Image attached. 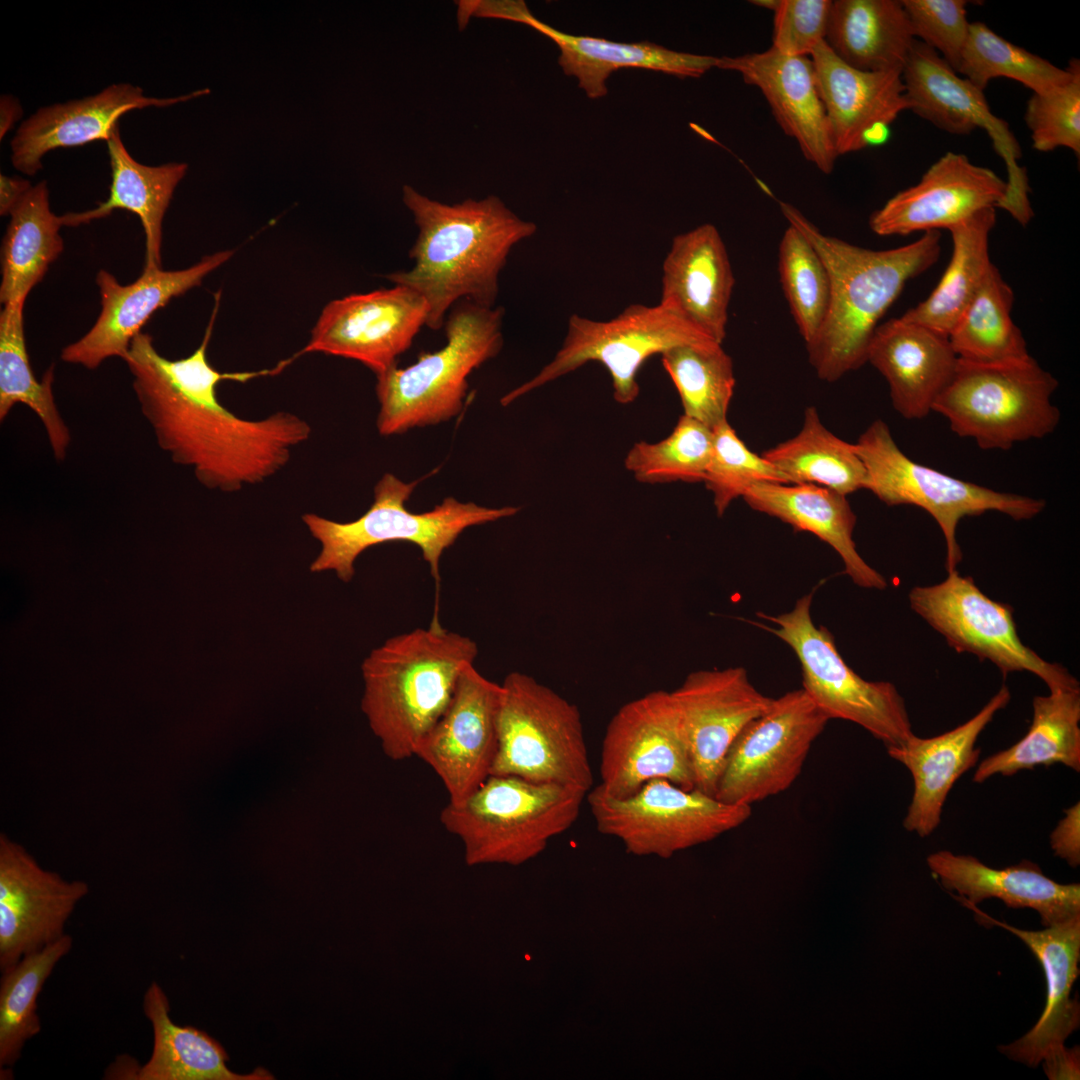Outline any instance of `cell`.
I'll return each mask as SVG.
<instances>
[{
    "instance_id": "obj_31",
    "label": "cell",
    "mask_w": 1080,
    "mask_h": 1080,
    "mask_svg": "<svg viewBox=\"0 0 1080 1080\" xmlns=\"http://www.w3.org/2000/svg\"><path fill=\"white\" fill-rule=\"evenodd\" d=\"M867 362L886 379L895 410L906 419H921L933 411L958 357L948 336L901 316L877 326Z\"/></svg>"
},
{
    "instance_id": "obj_8",
    "label": "cell",
    "mask_w": 1080,
    "mask_h": 1080,
    "mask_svg": "<svg viewBox=\"0 0 1080 1080\" xmlns=\"http://www.w3.org/2000/svg\"><path fill=\"white\" fill-rule=\"evenodd\" d=\"M1058 381L1032 357L997 364L958 358L954 374L933 411L960 437L981 449L1011 448L1052 433L1060 421L1051 403Z\"/></svg>"
},
{
    "instance_id": "obj_43",
    "label": "cell",
    "mask_w": 1080,
    "mask_h": 1080,
    "mask_svg": "<svg viewBox=\"0 0 1080 1080\" xmlns=\"http://www.w3.org/2000/svg\"><path fill=\"white\" fill-rule=\"evenodd\" d=\"M65 934L48 946L27 954L2 971L0 981V1069H11L26 1042L41 1031L37 999L58 962L71 950Z\"/></svg>"
},
{
    "instance_id": "obj_34",
    "label": "cell",
    "mask_w": 1080,
    "mask_h": 1080,
    "mask_svg": "<svg viewBox=\"0 0 1080 1080\" xmlns=\"http://www.w3.org/2000/svg\"><path fill=\"white\" fill-rule=\"evenodd\" d=\"M143 1011L152 1026L153 1048L146 1063L134 1067L130 1059H118L109 1078L133 1080H268L265 1069L238 1074L227 1066L224 1048L207 1033L179 1026L170 1017L169 1000L153 981L143 998Z\"/></svg>"
},
{
    "instance_id": "obj_13",
    "label": "cell",
    "mask_w": 1080,
    "mask_h": 1080,
    "mask_svg": "<svg viewBox=\"0 0 1080 1080\" xmlns=\"http://www.w3.org/2000/svg\"><path fill=\"white\" fill-rule=\"evenodd\" d=\"M597 830L637 854L671 855L713 840L745 823L751 806L728 804L696 788L686 790L655 778L625 798L598 785L586 795Z\"/></svg>"
},
{
    "instance_id": "obj_41",
    "label": "cell",
    "mask_w": 1080,
    "mask_h": 1080,
    "mask_svg": "<svg viewBox=\"0 0 1080 1080\" xmlns=\"http://www.w3.org/2000/svg\"><path fill=\"white\" fill-rule=\"evenodd\" d=\"M25 301L4 305L0 313V420L20 403L40 419L53 452L61 461L67 455L71 435L55 403L54 366L38 381L26 349L23 308Z\"/></svg>"
},
{
    "instance_id": "obj_33",
    "label": "cell",
    "mask_w": 1080,
    "mask_h": 1080,
    "mask_svg": "<svg viewBox=\"0 0 1080 1080\" xmlns=\"http://www.w3.org/2000/svg\"><path fill=\"white\" fill-rule=\"evenodd\" d=\"M758 512L775 517L797 531H806L830 545L844 572L859 587L883 590L885 577L861 557L853 540L856 515L846 496L813 484L758 483L743 495Z\"/></svg>"
},
{
    "instance_id": "obj_56",
    "label": "cell",
    "mask_w": 1080,
    "mask_h": 1080,
    "mask_svg": "<svg viewBox=\"0 0 1080 1080\" xmlns=\"http://www.w3.org/2000/svg\"><path fill=\"white\" fill-rule=\"evenodd\" d=\"M780 0H754L750 1L755 6L763 7L772 11H775L779 5Z\"/></svg>"
},
{
    "instance_id": "obj_18",
    "label": "cell",
    "mask_w": 1080,
    "mask_h": 1080,
    "mask_svg": "<svg viewBox=\"0 0 1080 1080\" xmlns=\"http://www.w3.org/2000/svg\"><path fill=\"white\" fill-rule=\"evenodd\" d=\"M428 313L423 296L396 284L333 300L320 314L308 343L291 359L321 352L359 361L379 376L396 366L426 325Z\"/></svg>"
},
{
    "instance_id": "obj_49",
    "label": "cell",
    "mask_w": 1080,
    "mask_h": 1080,
    "mask_svg": "<svg viewBox=\"0 0 1080 1080\" xmlns=\"http://www.w3.org/2000/svg\"><path fill=\"white\" fill-rule=\"evenodd\" d=\"M1072 75L1064 85L1046 92L1033 93L1027 102L1025 122L1031 132L1033 148L1048 152L1069 148L1080 155V61H1069Z\"/></svg>"
},
{
    "instance_id": "obj_22",
    "label": "cell",
    "mask_w": 1080,
    "mask_h": 1080,
    "mask_svg": "<svg viewBox=\"0 0 1080 1080\" xmlns=\"http://www.w3.org/2000/svg\"><path fill=\"white\" fill-rule=\"evenodd\" d=\"M83 881H66L43 869L19 844L0 838V969L16 964L63 937Z\"/></svg>"
},
{
    "instance_id": "obj_29",
    "label": "cell",
    "mask_w": 1080,
    "mask_h": 1080,
    "mask_svg": "<svg viewBox=\"0 0 1080 1080\" xmlns=\"http://www.w3.org/2000/svg\"><path fill=\"white\" fill-rule=\"evenodd\" d=\"M734 284L724 241L705 223L673 238L662 264L659 304L722 344Z\"/></svg>"
},
{
    "instance_id": "obj_37",
    "label": "cell",
    "mask_w": 1080,
    "mask_h": 1080,
    "mask_svg": "<svg viewBox=\"0 0 1080 1080\" xmlns=\"http://www.w3.org/2000/svg\"><path fill=\"white\" fill-rule=\"evenodd\" d=\"M1 247L0 301H26L63 251L61 216L49 204L46 181L32 186L10 212Z\"/></svg>"
},
{
    "instance_id": "obj_1",
    "label": "cell",
    "mask_w": 1080,
    "mask_h": 1080,
    "mask_svg": "<svg viewBox=\"0 0 1080 1080\" xmlns=\"http://www.w3.org/2000/svg\"><path fill=\"white\" fill-rule=\"evenodd\" d=\"M215 306L201 344L192 354L170 360L155 349L153 338L140 332L122 358L133 377L140 410L158 446L179 465L189 467L206 488L236 492L262 483L282 470L294 447L312 432L301 417L281 411L249 420L232 413L217 397L222 381L247 382L277 374L276 368L250 372H220L207 357V348L220 301Z\"/></svg>"
},
{
    "instance_id": "obj_4",
    "label": "cell",
    "mask_w": 1080,
    "mask_h": 1080,
    "mask_svg": "<svg viewBox=\"0 0 1080 1080\" xmlns=\"http://www.w3.org/2000/svg\"><path fill=\"white\" fill-rule=\"evenodd\" d=\"M477 655L476 642L443 627L437 614L427 628L389 638L370 652L361 666V708L389 758L415 756Z\"/></svg>"
},
{
    "instance_id": "obj_51",
    "label": "cell",
    "mask_w": 1080,
    "mask_h": 1080,
    "mask_svg": "<svg viewBox=\"0 0 1080 1080\" xmlns=\"http://www.w3.org/2000/svg\"><path fill=\"white\" fill-rule=\"evenodd\" d=\"M831 0H780L774 11L772 48L789 56L811 55L825 39Z\"/></svg>"
},
{
    "instance_id": "obj_12",
    "label": "cell",
    "mask_w": 1080,
    "mask_h": 1080,
    "mask_svg": "<svg viewBox=\"0 0 1080 1080\" xmlns=\"http://www.w3.org/2000/svg\"><path fill=\"white\" fill-rule=\"evenodd\" d=\"M707 342L715 341L661 304H631L608 321L574 314L568 320L566 336L552 361L533 378L504 395L500 402L507 406L588 362H598L611 376L614 399L629 404L639 394L637 374L646 360L678 345Z\"/></svg>"
},
{
    "instance_id": "obj_38",
    "label": "cell",
    "mask_w": 1080,
    "mask_h": 1080,
    "mask_svg": "<svg viewBox=\"0 0 1080 1080\" xmlns=\"http://www.w3.org/2000/svg\"><path fill=\"white\" fill-rule=\"evenodd\" d=\"M1032 706L1033 718L1027 733L1009 748L982 760L974 782L1054 764L1080 771V690L1035 696Z\"/></svg>"
},
{
    "instance_id": "obj_53",
    "label": "cell",
    "mask_w": 1080,
    "mask_h": 1080,
    "mask_svg": "<svg viewBox=\"0 0 1080 1080\" xmlns=\"http://www.w3.org/2000/svg\"><path fill=\"white\" fill-rule=\"evenodd\" d=\"M1043 1068L1051 1080L1079 1079L1080 1077V1053L1079 1047L1071 1049L1064 1044L1051 1049L1042 1059Z\"/></svg>"
},
{
    "instance_id": "obj_26",
    "label": "cell",
    "mask_w": 1080,
    "mask_h": 1080,
    "mask_svg": "<svg viewBox=\"0 0 1080 1080\" xmlns=\"http://www.w3.org/2000/svg\"><path fill=\"white\" fill-rule=\"evenodd\" d=\"M716 67L735 71L746 84L757 87L776 122L796 140L804 158L825 174L833 171L838 155L811 58L785 55L771 47L763 52L718 57Z\"/></svg>"
},
{
    "instance_id": "obj_20",
    "label": "cell",
    "mask_w": 1080,
    "mask_h": 1080,
    "mask_svg": "<svg viewBox=\"0 0 1080 1080\" xmlns=\"http://www.w3.org/2000/svg\"><path fill=\"white\" fill-rule=\"evenodd\" d=\"M670 694L686 735L694 788L714 796L730 746L773 698L751 683L743 667L693 671Z\"/></svg>"
},
{
    "instance_id": "obj_5",
    "label": "cell",
    "mask_w": 1080,
    "mask_h": 1080,
    "mask_svg": "<svg viewBox=\"0 0 1080 1080\" xmlns=\"http://www.w3.org/2000/svg\"><path fill=\"white\" fill-rule=\"evenodd\" d=\"M504 309L469 300L452 307L446 320V344L421 353L406 367L376 376L378 432L391 436L415 427L440 424L457 416L468 390V377L503 346Z\"/></svg>"
},
{
    "instance_id": "obj_55",
    "label": "cell",
    "mask_w": 1080,
    "mask_h": 1080,
    "mask_svg": "<svg viewBox=\"0 0 1080 1080\" xmlns=\"http://www.w3.org/2000/svg\"><path fill=\"white\" fill-rule=\"evenodd\" d=\"M22 108L18 99L11 95H2L0 99V138L7 134L13 124L21 117Z\"/></svg>"
},
{
    "instance_id": "obj_54",
    "label": "cell",
    "mask_w": 1080,
    "mask_h": 1080,
    "mask_svg": "<svg viewBox=\"0 0 1080 1080\" xmlns=\"http://www.w3.org/2000/svg\"><path fill=\"white\" fill-rule=\"evenodd\" d=\"M32 187L26 179L0 175V214L9 215L17 203Z\"/></svg>"
},
{
    "instance_id": "obj_21",
    "label": "cell",
    "mask_w": 1080,
    "mask_h": 1080,
    "mask_svg": "<svg viewBox=\"0 0 1080 1080\" xmlns=\"http://www.w3.org/2000/svg\"><path fill=\"white\" fill-rule=\"evenodd\" d=\"M500 695L501 684L474 664L466 666L448 707L416 751L441 780L449 802L462 801L491 775Z\"/></svg>"
},
{
    "instance_id": "obj_24",
    "label": "cell",
    "mask_w": 1080,
    "mask_h": 1080,
    "mask_svg": "<svg viewBox=\"0 0 1080 1080\" xmlns=\"http://www.w3.org/2000/svg\"><path fill=\"white\" fill-rule=\"evenodd\" d=\"M1006 193V180L994 171L973 164L964 154L947 152L916 185L874 211L869 226L880 236L950 229L980 210L999 208Z\"/></svg>"
},
{
    "instance_id": "obj_39",
    "label": "cell",
    "mask_w": 1080,
    "mask_h": 1080,
    "mask_svg": "<svg viewBox=\"0 0 1080 1080\" xmlns=\"http://www.w3.org/2000/svg\"><path fill=\"white\" fill-rule=\"evenodd\" d=\"M995 223V208H986L948 229L953 251L941 280L902 317L949 336L993 265L989 236Z\"/></svg>"
},
{
    "instance_id": "obj_42",
    "label": "cell",
    "mask_w": 1080,
    "mask_h": 1080,
    "mask_svg": "<svg viewBox=\"0 0 1080 1080\" xmlns=\"http://www.w3.org/2000/svg\"><path fill=\"white\" fill-rule=\"evenodd\" d=\"M1014 293L992 265L948 338L965 361L997 364L1028 359L1025 339L1011 317Z\"/></svg>"
},
{
    "instance_id": "obj_52",
    "label": "cell",
    "mask_w": 1080,
    "mask_h": 1080,
    "mask_svg": "<svg viewBox=\"0 0 1080 1080\" xmlns=\"http://www.w3.org/2000/svg\"><path fill=\"white\" fill-rule=\"evenodd\" d=\"M1064 813L1050 835V845L1056 856L1076 868L1080 864V803L1065 809Z\"/></svg>"
},
{
    "instance_id": "obj_3",
    "label": "cell",
    "mask_w": 1080,
    "mask_h": 1080,
    "mask_svg": "<svg viewBox=\"0 0 1080 1080\" xmlns=\"http://www.w3.org/2000/svg\"><path fill=\"white\" fill-rule=\"evenodd\" d=\"M780 209L813 245L829 273L828 313L806 347L817 376L835 382L867 362L868 346L882 316L907 281L938 260L941 234L926 231L910 244L871 250L823 234L789 203L780 202Z\"/></svg>"
},
{
    "instance_id": "obj_9",
    "label": "cell",
    "mask_w": 1080,
    "mask_h": 1080,
    "mask_svg": "<svg viewBox=\"0 0 1080 1080\" xmlns=\"http://www.w3.org/2000/svg\"><path fill=\"white\" fill-rule=\"evenodd\" d=\"M491 775L588 792L593 773L577 705L526 673L510 672L501 684Z\"/></svg>"
},
{
    "instance_id": "obj_28",
    "label": "cell",
    "mask_w": 1080,
    "mask_h": 1080,
    "mask_svg": "<svg viewBox=\"0 0 1080 1080\" xmlns=\"http://www.w3.org/2000/svg\"><path fill=\"white\" fill-rule=\"evenodd\" d=\"M957 901L973 911L982 924L1004 928L1020 938L1042 966L1047 998L1040 1018L1024 1036L998 1047L1008 1058L1036 1067L1051 1049L1064 1044L1080 1024L1078 998H1070L1073 983L1079 975L1080 916L1040 931H1031L996 920L965 900Z\"/></svg>"
},
{
    "instance_id": "obj_17",
    "label": "cell",
    "mask_w": 1080,
    "mask_h": 1080,
    "mask_svg": "<svg viewBox=\"0 0 1080 1080\" xmlns=\"http://www.w3.org/2000/svg\"><path fill=\"white\" fill-rule=\"evenodd\" d=\"M599 771L598 786L615 798L631 796L655 778L694 788L686 735L669 691H651L618 709L605 730Z\"/></svg>"
},
{
    "instance_id": "obj_40",
    "label": "cell",
    "mask_w": 1080,
    "mask_h": 1080,
    "mask_svg": "<svg viewBox=\"0 0 1080 1080\" xmlns=\"http://www.w3.org/2000/svg\"><path fill=\"white\" fill-rule=\"evenodd\" d=\"M762 456L793 484H813L844 496L868 487V474L854 444L830 432L813 406L806 408L797 435Z\"/></svg>"
},
{
    "instance_id": "obj_2",
    "label": "cell",
    "mask_w": 1080,
    "mask_h": 1080,
    "mask_svg": "<svg viewBox=\"0 0 1080 1080\" xmlns=\"http://www.w3.org/2000/svg\"><path fill=\"white\" fill-rule=\"evenodd\" d=\"M403 201L418 226L409 256L410 270L386 278L407 286L426 300V326L440 329L447 311L462 298L494 307L498 278L512 248L537 230L519 218L497 196L445 204L422 195L409 185Z\"/></svg>"
},
{
    "instance_id": "obj_6",
    "label": "cell",
    "mask_w": 1080,
    "mask_h": 1080,
    "mask_svg": "<svg viewBox=\"0 0 1080 1080\" xmlns=\"http://www.w3.org/2000/svg\"><path fill=\"white\" fill-rule=\"evenodd\" d=\"M418 483L419 480L406 483L385 473L374 487L370 508L350 522H337L314 513L304 514L302 521L321 544L310 571H335L340 580L349 582L355 573L356 559L366 549L404 541L418 546L438 585L441 557L464 530L513 516L519 511L513 506L489 508L446 497L432 510L414 513L405 503Z\"/></svg>"
},
{
    "instance_id": "obj_23",
    "label": "cell",
    "mask_w": 1080,
    "mask_h": 1080,
    "mask_svg": "<svg viewBox=\"0 0 1080 1080\" xmlns=\"http://www.w3.org/2000/svg\"><path fill=\"white\" fill-rule=\"evenodd\" d=\"M233 254V250L219 251L181 270L144 269L136 281L127 285L120 284L108 271L99 270L96 283L101 298L100 314L83 337L62 349L61 360L93 370L108 358H123L155 311L199 286Z\"/></svg>"
},
{
    "instance_id": "obj_27",
    "label": "cell",
    "mask_w": 1080,
    "mask_h": 1080,
    "mask_svg": "<svg viewBox=\"0 0 1080 1080\" xmlns=\"http://www.w3.org/2000/svg\"><path fill=\"white\" fill-rule=\"evenodd\" d=\"M207 93L208 89H202L174 98H155L145 96L138 86L119 83L93 96L42 107L14 135L11 162L20 172L33 176L51 150L97 140L107 142L118 128L119 118L131 110L170 106Z\"/></svg>"
},
{
    "instance_id": "obj_48",
    "label": "cell",
    "mask_w": 1080,
    "mask_h": 1080,
    "mask_svg": "<svg viewBox=\"0 0 1080 1080\" xmlns=\"http://www.w3.org/2000/svg\"><path fill=\"white\" fill-rule=\"evenodd\" d=\"M703 482L713 494L718 516L755 484L790 483L767 459L752 452L728 421L713 430L712 452Z\"/></svg>"
},
{
    "instance_id": "obj_16",
    "label": "cell",
    "mask_w": 1080,
    "mask_h": 1080,
    "mask_svg": "<svg viewBox=\"0 0 1080 1080\" xmlns=\"http://www.w3.org/2000/svg\"><path fill=\"white\" fill-rule=\"evenodd\" d=\"M901 77L908 110L951 134L985 129L1007 169V193L999 208L1025 226L1033 216L1021 148L1008 123L995 116L983 90L958 73L932 48L915 39Z\"/></svg>"
},
{
    "instance_id": "obj_47",
    "label": "cell",
    "mask_w": 1080,
    "mask_h": 1080,
    "mask_svg": "<svg viewBox=\"0 0 1080 1080\" xmlns=\"http://www.w3.org/2000/svg\"><path fill=\"white\" fill-rule=\"evenodd\" d=\"M778 271L792 316L807 345L820 331L828 313L830 277L813 245L790 224L779 244Z\"/></svg>"
},
{
    "instance_id": "obj_50",
    "label": "cell",
    "mask_w": 1080,
    "mask_h": 1080,
    "mask_svg": "<svg viewBox=\"0 0 1080 1080\" xmlns=\"http://www.w3.org/2000/svg\"><path fill=\"white\" fill-rule=\"evenodd\" d=\"M916 39L934 49L956 72L970 22L964 0H901Z\"/></svg>"
},
{
    "instance_id": "obj_25",
    "label": "cell",
    "mask_w": 1080,
    "mask_h": 1080,
    "mask_svg": "<svg viewBox=\"0 0 1080 1080\" xmlns=\"http://www.w3.org/2000/svg\"><path fill=\"white\" fill-rule=\"evenodd\" d=\"M810 56L838 156L882 141L888 126L908 110L902 71L855 69L839 59L825 40Z\"/></svg>"
},
{
    "instance_id": "obj_15",
    "label": "cell",
    "mask_w": 1080,
    "mask_h": 1080,
    "mask_svg": "<svg viewBox=\"0 0 1080 1080\" xmlns=\"http://www.w3.org/2000/svg\"><path fill=\"white\" fill-rule=\"evenodd\" d=\"M828 722L802 688L773 698L768 710L749 722L730 746L714 796L751 806L784 792L800 775Z\"/></svg>"
},
{
    "instance_id": "obj_10",
    "label": "cell",
    "mask_w": 1080,
    "mask_h": 1080,
    "mask_svg": "<svg viewBox=\"0 0 1080 1080\" xmlns=\"http://www.w3.org/2000/svg\"><path fill=\"white\" fill-rule=\"evenodd\" d=\"M813 594L802 596L789 612L758 613L773 625H757L793 650L801 667L802 689L829 720L853 722L886 748L904 743L914 733L903 697L893 683L865 680L848 666L829 630L812 619Z\"/></svg>"
},
{
    "instance_id": "obj_19",
    "label": "cell",
    "mask_w": 1080,
    "mask_h": 1080,
    "mask_svg": "<svg viewBox=\"0 0 1080 1080\" xmlns=\"http://www.w3.org/2000/svg\"><path fill=\"white\" fill-rule=\"evenodd\" d=\"M464 21L471 16L496 18L525 24L551 39L559 48L558 63L567 76L591 99L608 93L606 81L621 68L660 71L679 78H698L718 57L670 50L651 42L623 43L556 30L537 19L522 0H468L459 2Z\"/></svg>"
},
{
    "instance_id": "obj_11",
    "label": "cell",
    "mask_w": 1080,
    "mask_h": 1080,
    "mask_svg": "<svg viewBox=\"0 0 1080 1080\" xmlns=\"http://www.w3.org/2000/svg\"><path fill=\"white\" fill-rule=\"evenodd\" d=\"M867 474L868 487L889 506L913 505L929 513L944 536L947 573L957 570L962 552L957 528L966 516L995 511L1021 521L1045 508L1043 499L999 492L922 465L904 454L887 424L875 420L854 444Z\"/></svg>"
},
{
    "instance_id": "obj_44",
    "label": "cell",
    "mask_w": 1080,
    "mask_h": 1080,
    "mask_svg": "<svg viewBox=\"0 0 1080 1080\" xmlns=\"http://www.w3.org/2000/svg\"><path fill=\"white\" fill-rule=\"evenodd\" d=\"M684 415L712 431L727 421L735 387L731 357L716 342L683 344L661 354Z\"/></svg>"
},
{
    "instance_id": "obj_35",
    "label": "cell",
    "mask_w": 1080,
    "mask_h": 1080,
    "mask_svg": "<svg viewBox=\"0 0 1080 1080\" xmlns=\"http://www.w3.org/2000/svg\"><path fill=\"white\" fill-rule=\"evenodd\" d=\"M112 181L106 201L93 209L61 216L63 226L76 227L109 216L115 209L136 214L145 233V267L161 268L162 222L176 186L187 171L186 163L147 166L137 162L124 146L119 127L107 141Z\"/></svg>"
},
{
    "instance_id": "obj_30",
    "label": "cell",
    "mask_w": 1080,
    "mask_h": 1080,
    "mask_svg": "<svg viewBox=\"0 0 1080 1080\" xmlns=\"http://www.w3.org/2000/svg\"><path fill=\"white\" fill-rule=\"evenodd\" d=\"M1010 699V690L1003 685L979 712L954 729L930 738L914 734L904 743L886 748L913 778V795L903 821L907 831L926 837L940 825L950 790L978 761L980 749L975 744L979 735Z\"/></svg>"
},
{
    "instance_id": "obj_45",
    "label": "cell",
    "mask_w": 1080,
    "mask_h": 1080,
    "mask_svg": "<svg viewBox=\"0 0 1080 1080\" xmlns=\"http://www.w3.org/2000/svg\"><path fill=\"white\" fill-rule=\"evenodd\" d=\"M957 73L984 90L994 78L1020 82L1033 93L1052 91L1067 83L1070 64L1059 68L1048 60L1017 46L993 32L982 22L970 23Z\"/></svg>"
},
{
    "instance_id": "obj_14",
    "label": "cell",
    "mask_w": 1080,
    "mask_h": 1080,
    "mask_svg": "<svg viewBox=\"0 0 1080 1080\" xmlns=\"http://www.w3.org/2000/svg\"><path fill=\"white\" fill-rule=\"evenodd\" d=\"M908 599L910 608L951 648L991 662L1003 677L1029 672L1050 692L1080 690L1067 668L1044 660L1022 642L1013 608L986 596L971 576L948 572L940 583L913 587Z\"/></svg>"
},
{
    "instance_id": "obj_46",
    "label": "cell",
    "mask_w": 1080,
    "mask_h": 1080,
    "mask_svg": "<svg viewBox=\"0 0 1080 1080\" xmlns=\"http://www.w3.org/2000/svg\"><path fill=\"white\" fill-rule=\"evenodd\" d=\"M712 445L713 431L683 414L665 439L635 443L624 466L642 483L703 482Z\"/></svg>"
},
{
    "instance_id": "obj_7",
    "label": "cell",
    "mask_w": 1080,
    "mask_h": 1080,
    "mask_svg": "<svg viewBox=\"0 0 1080 1080\" xmlns=\"http://www.w3.org/2000/svg\"><path fill=\"white\" fill-rule=\"evenodd\" d=\"M587 793L513 775H489L462 801L448 802L439 820L462 841L469 862H520L577 821Z\"/></svg>"
},
{
    "instance_id": "obj_36",
    "label": "cell",
    "mask_w": 1080,
    "mask_h": 1080,
    "mask_svg": "<svg viewBox=\"0 0 1080 1080\" xmlns=\"http://www.w3.org/2000/svg\"><path fill=\"white\" fill-rule=\"evenodd\" d=\"M825 42L862 71L900 70L915 41L901 0L832 1Z\"/></svg>"
},
{
    "instance_id": "obj_32",
    "label": "cell",
    "mask_w": 1080,
    "mask_h": 1080,
    "mask_svg": "<svg viewBox=\"0 0 1080 1080\" xmlns=\"http://www.w3.org/2000/svg\"><path fill=\"white\" fill-rule=\"evenodd\" d=\"M932 874L955 899L971 904L997 898L1009 908H1030L1050 927L1080 916V884H1061L1047 877L1034 862L1002 869L985 865L971 855L941 850L927 857Z\"/></svg>"
}]
</instances>
